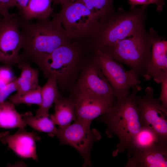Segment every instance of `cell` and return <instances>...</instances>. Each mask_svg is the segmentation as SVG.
<instances>
[{
    "label": "cell",
    "instance_id": "6da1fadb",
    "mask_svg": "<svg viewBox=\"0 0 167 167\" xmlns=\"http://www.w3.org/2000/svg\"><path fill=\"white\" fill-rule=\"evenodd\" d=\"M18 18L23 45L17 62H33L40 68L54 50L74 40L54 15L51 20H37L34 23L23 19L19 15Z\"/></svg>",
    "mask_w": 167,
    "mask_h": 167
},
{
    "label": "cell",
    "instance_id": "d4e9b609",
    "mask_svg": "<svg viewBox=\"0 0 167 167\" xmlns=\"http://www.w3.org/2000/svg\"><path fill=\"white\" fill-rule=\"evenodd\" d=\"M16 78L11 69V66H5L0 68V87L8 84Z\"/></svg>",
    "mask_w": 167,
    "mask_h": 167
},
{
    "label": "cell",
    "instance_id": "52a82bcc",
    "mask_svg": "<svg viewBox=\"0 0 167 167\" xmlns=\"http://www.w3.org/2000/svg\"><path fill=\"white\" fill-rule=\"evenodd\" d=\"M94 57L103 74L113 88L117 99L129 95L131 89L141 88L139 74L135 70H126L122 65L108 54L100 50Z\"/></svg>",
    "mask_w": 167,
    "mask_h": 167
},
{
    "label": "cell",
    "instance_id": "f1b7e54d",
    "mask_svg": "<svg viewBox=\"0 0 167 167\" xmlns=\"http://www.w3.org/2000/svg\"><path fill=\"white\" fill-rule=\"evenodd\" d=\"M15 6V0H0V16L8 15L9 9Z\"/></svg>",
    "mask_w": 167,
    "mask_h": 167
},
{
    "label": "cell",
    "instance_id": "8fae6325",
    "mask_svg": "<svg viewBox=\"0 0 167 167\" xmlns=\"http://www.w3.org/2000/svg\"><path fill=\"white\" fill-rule=\"evenodd\" d=\"M77 91L71 98L75 105V120L91 124L93 119L107 113L113 105L110 101L85 90L78 88Z\"/></svg>",
    "mask_w": 167,
    "mask_h": 167
},
{
    "label": "cell",
    "instance_id": "5bb4252c",
    "mask_svg": "<svg viewBox=\"0 0 167 167\" xmlns=\"http://www.w3.org/2000/svg\"><path fill=\"white\" fill-rule=\"evenodd\" d=\"M126 167H167V143L160 142L143 150H128Z\"/></svg>",
    "mask_w": 167,
    "mask_h": 167
},
{
    "label": "cell",
    "instance_id": "e0dca14e",
    "mask_svg": "<svg viewBox=\"0 0 167 167\" xmlns=\"http://www.w3.org/2000/svg\"><path fill=\"white\" fill-rule=\"evenodd\" d=\"M54 112L50 117L59 128H65L75 120V107L72 100L62 97L54 102Z\"/></svg>",
    "mask_w": 167,
    "mask_h": 167
},
{
    "label": "cell",
    "instance_id": "ba28073f",
    "mask_svg": "<svg viewBox=\"0 0 167 167\" xmlns=\"http://www.w3.org/2000/svg\"><path fill=\"white\" fill-rule=\"evenodd\" d=\"M67 127L58 129L55 135L60 143L75 149L84 160L83 166H91V152L94 143L101 138L99 132L90 128V124L75 120Z\"/></svg>",
    "mask_w": 167,
    "mask_h": 167
},
{
    "label": "cell",
    "instance_id": "cb8c5ba5",
    "mask_svg": "<svg viewBox=\"0 0 167 167\" xmlns=\"http://www.w3.org/2000/svg\"><path fill=\"white\" fill-rule=\"evenodd\" d=\"M41 87L22 94L17 93L8 97L9 100L14 105L25 104L28 105L36 104L39 106L41 102Z\"/></svg>",
    "mask_w": 167,
    "mask_h": 167
},
{
    "label": "cell",
    "instance_id": "30bf717a",
    "mask_svg": "<svg viewBox=\"0 0 167 167\" xmlns=\"http://www.w3.org/2000/svg\"><path fill=\"white\" fill-rule=\"evenodd\" d=\"M22 45L18 15L0 16V62L9 66L16 64Z\"/></svg>",
    "mask_w": 167,
    "mask_h": 167
},
{
    "label": "cell",
    "instance_id": "8992f818",
    "mask_svg": "<svg viewBox=\"0 0 167 167\" xmlns=\"http://www.w3.org/2000/svg\"><path fill=\"white\" fill-rule=\"evenodd\" d=\"M86 41L75 40L54 50L40 67L44 76L54 77L60 87L69 81L84 59Z\"/></svg>",
    "mask_w": 167,
    "mask_h": 167
},
{
    "label": "cell",
    "instance_id": "7a4b0ae2",
    "mask_svg": "<svg viewBox=\"0 0 167 167\" xmlns=\"http://www.w3.org/2000/svg\"><path fill=\"white\" fill-rule=\"evenodd\" d=\"M148 6H131L127 11L120 7L100 21L90 41L93 50L113 46L144 29Z\"/></svg>",
    "mask_w": 167,
    "mask_h": 167
},
{
    "label": "cell",
    "instance_id": "7c38bea8",
    "mask_svg": "<svg viewBox=\"0 0 167 167\" xmlns=\"http://www.w3.org/2000/svg\"><path fill=\"white\" fill-rule=\"evenodd\" d=\"M84 70L79 81L78 88L85 90L114 103L117 98L93 55L92 63Z\"/></svg>",
    "mask_w": 167,
    "mask_h": 167
},
{
    "label": "cell",
    "instance_id": "9c48e42d",
    "mask_svg": "<svg viewBox=\"0 0 167 167\" xmlns=\"http://www.w3.org/2000/svg\"><path fill=\"white\" fill-rule=\"evenodd\" d=\"M145 92L144 94L136 96L141 126L153 130L167 143V108L154 97L152 87H148Z\"/></svg>",
    "mask_w": 167,
    "mask_h": 167
},
{
    "label": "cell",
    "instance_id": "5b68a950",
    "mask_svg": "<svg viewBox=\"0 0 167 167\" xmlns=\"http://www.w3.org/2000/svg\"><path fill=\"white\" fill-rule=\"evenodd\" d=\"M60 11L55 14L62 26L71 39L90 41L96 30L99 19L81 2L61 0Z\"/></svg>",
    "mask_w": 167,
    "mask_h": 167
},
{
    "label": "cell",
    "instance_id": "44dd1931",
    "mask_svg": "<svg viewBox=\"0 0 167 167\" xmlns=\"http://www.w3.org/2000/svg\"><path fill=\"white\" fill-rule=\"evenodd\" d=\"M22 118L26 125H29L34 130L46 133L51 137L55 135L58 128L49 115L33 116L29 111L23 114Z\"/></svg>",
    "mask_w": 167,
    "mask_h": 167
},
{
    "label": "cell",
    "instance_id": "277c9868",
    "mask_svg": "<svg viewBox=\"0 0 167 167\" xmlns=\"http://www.w3.org/2000/svg\"><path fill=\"white\" fill-rule=\"evenodd\" d=\"M159 36L153 28H145L123 39L113 46L100 51L123 63L144 77L150 63L152 45Z\"/></svg>",
    "mask_w": 167,
    "mask_h": 167
},
{
    "label": "cell",
    "instance_id": "ffe728a7",
    "mask_svg": "<svg viewBox=\"0 0 167 167\" xmlns=\"http://www.w3.org/2000/svg\"><path fill=\"white\" fill-rule=\"evenodd\" d=\"M22 115L23 114L16 111L14 105L10 101L0 103V128H24L26 125Z\"/></svg>",
    "mask_w": 167,
    "mask_h": 167
},
{
    "label": "cell",
    "instance_id": "4316f807",
    "mask_svg": "<svg viewBox=\"0 0 167 167\" xmlns=\"http://www.w3.org/2000/svg\"><path fill=\"white\" fill-rule=\"evenodd\" d=\"M165 0H128L131 6H135L137 5H146L155 4L156 6L158 11H162L165 4Z\"/></svg>",
    "mask_w": 167,
    "mask_h": 167
},
{
    "label": "cell",
    "instance_id": "484cf974",
    "mask_svg": "<svg viewBox=\"0 0 167 167\" xmlns=\"http://www.w3.org/2000/svg\"><path fill=\"white\" fill-rule=\"evenodd\" d=\"M161 90L158 98L162 105L167 108V71L163 72L160 77Z\"/></svg>",
    "mask_w": 167,
    "mask_h": 167
},
{
    "label": "cell",
    "instance_id": "7402d4cb",
    "mask_svg": "<svg viewBox=\"0 0 167 167\" xmlns=\"http://www.w3.org/2000/svg\"><path fill=\"white\" fill-rule=\"evenodd\" d=\"M161 142H163L154 131L149 128L141 126L127 149L143 150Z\"/></svg>",
    "mask_w": 167,
    "mask_h": 167
},
{
    "label": "cell",
    "instance_id": "4fadbf2b",
    "mask_svg": "<svg viewBox=\"0 0 167 167\" xmlns=\"http://www.w3.org/2000/svg\"><path fill=\"white\" fill-rule=\"evenodd\" d=\"M24 128H19L12 135L8 132L0 134V140L17 155L23 158H32L37 161L36 142L41 139L38 135L34 132H28Z\"/></svg>",
    "mask_w": 167,
    "mask_h": 167
},
{
    "label": "cell",
    "instance_id": "83f0119b",
    "mask_svg": "<svg viewBox=\"0 0 167 167\" xmlns=\"http://www.w3.org/2000/svg\"><path fill=\"white\" fill-rule=\"evenodd\" d=\"M15 80L5 86L0 87V103L5 101L11 93L16 91Z\"/></svg>",
    "mask_w": 167,
    "mask_h": 167
},
{
    "label": "cell",
    "instance_id": "d6986e66",
    "mask_svg": "<svg viewBox=\"0 0 167 167\" xmlns=\"http://www.w3.org/2000/svg\"><path fill=\"white\" fill-rule=\"evenodd\" d=\"M47 78L46 83L41 87V102L36 115H49V110L52 104L62 97L58 90L56 78L52 76Z\"/></svg>",
    "mask_w": 167,
    "mask_h": 167
},
{
    "label": "cell",
    "instance_id": "ac0fdd59",
    "mask_svg": "<svg viewBox=\"0 0 167 167\" xmlns=\"http://www.w3.org/2000/svg\"><path fill=\"white\" fill-rule=\"evenodd\" d=\"M52 2V0H29L19 15L27 21L48 19L54 10Z\"/></svg>",
    "mask_w": 167,
    "mask_h": 167
},
{
    "label": "cell",
    "instance_id": "2e32d148",
    "mask_svg": "<svg viewBox=\"0 0 167 167\" xmlns=\"http://www.w3.org/2000/svg\"><path fill=\"white\" fill-rule=\"evenodd\" d=\"M16 64L21 69L20 75L15 80L17 93H23L37 89L38 84L39 71L32 67L26 61H18Z\"/></svg>",
    "mask_w": 167,
    "mask_h": 167
},
{
    "label": "cell",
    "instance_id": "f546056e",
    "mask_svg": "<svg viewBox=\"0 0 167 167\" xmlns=\"http://www.w3.org/2000/svg\"><path fill=\"white\" fill-rule=\"evenodd\" d=\"M29 0H15V6L19 13L22 11L26 6Z\"/></svg>",
    "mask_w": 167,
    "mask_h": 167
},
{
    "label": "cell",
    "instance_id": "603a6c76",
    "mask_svg": "<svg viewBox=\"0 0 167 167\" xmlns=\"http://www.w3.org/2000/svg\"><path fill=\"white\" fill-rule=\"evenodd\" d=\"M76 0L84 5L101 21L114 12V0Z\"/></svg>",
    "mask_w": 167,
    "mask_h": 167
},
{
    "label": "cell",
    "instance_id": "9a60e30c",
    "mask_svg": "<svg viewBox=\"0 0 167 167\" xmlns=\"http://www.w3.org/2000/svg\"><path fill=\"white\" fill-rule=\"evenodd\" d=\"M167 71V41L161 37L152 44L150 64L147 71L145 79L153 78L158 84L160 83L161 74Z\"/></svg>",
    "mask_w": 167,
    "mask_h": 167
},
{
    "label": "cell",
    "instance_id": "3957f363",
    "mask_svg": "<svg viewBox=\"0 0 167 167\" xmlns=\"http://www.w3.org/2000/svg\"><path fill=\"white\" fill-rule=\"evenodd\" d=\"M141 88L132 90L131 93L117 99L112 109L98 118L107 126L106 133L111 137L116 135L119 142L113 153V156L127 149L134 136L140 130L139 110L136 103L137 93Z\"/></svg>",
    "mask_w": 167,
    "mask_h": 167
},
{
    "label": "cell",
    "instance_id": "4dcf8cb0",
    "mask_svg": "<svg viewBox=\"0 0 167 167\" xmlns=\"http://www.w3.org/2000/svg\"><path fill=\"white\" fill-rule=\"evenodd\" d=\"M60 0H52V3L55 6L59 4Z\"/></svg>",
    "mask_w": 167,
    "mask_h": 167
}]
</instances>
